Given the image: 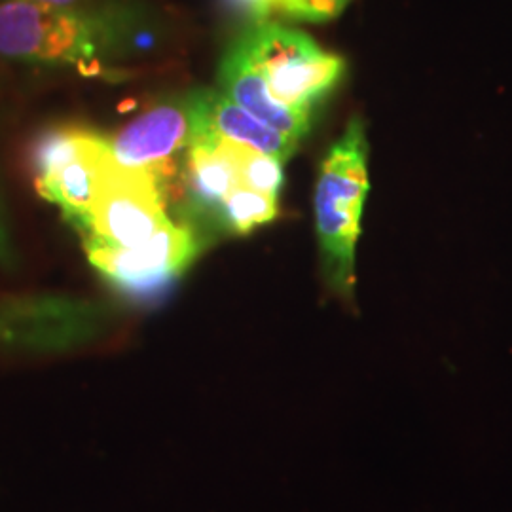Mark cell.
<instances>
[{"label": "cell", "instance_id": "52a82bcc", "mask_svg": "<svg viewBox=\"0 0 512 512\" xmlns=\"http://www.w3.org/2000/svg\"><path fill=\"white\" fill-rule=\"evenodd\" d=\"M238 150V143L203 137L184 152L181 190L177 194L188 226L194 228L196 222L215 226L220 205L241 186Z\"/></svg>", "mask_w": 512, "mask_h": 512}, {"label": "cell", "instance_id": "7c38bea8", "mask_svg": "<svg viewBox=\"0 0 512 512\" xmlns=\"http://www.w3.org/2000/svg\"><path fill=\"white\" fill-rule=\"evenodd\" d=\"M277 217V198L247 186L234 188L222 202L215 228L226 234L243 236L256 226H262Z\"/></svg>", "mask_w": 512, "mask_h": 512}, {"label": "cell", "instance_id": "5b68a950", "mask_svg": "<svg viewBox=\"0 0 512 512\" xmlns=\"http://www.w3.org/2000/svg\"><path fill=\"white\" fill-rule=\"evenodd\" d=\"M198 131L196 92L165 99L141 112L109 137L110 154L118 164L147 169L167 186L175 177V160L194 143Z\"/></svg>", "mask_w": 512, "mask_h": 512}, {"label": "cell", "instance_id": "30bf717a", "mask_svg": "<svg viewBox=\"0 0 512 512\" xmlns=\"http://www.w3.org/2000/svg\"><path fill=\"white\" fill-rule=\"evenodd\" d=\"M109 150V137L95 133L90 145L76 160L57 169L54 175L35 181L38 196H42L46 202L55 203L65 220H69L82 236L90 228L95 173Z\"/></svg>", "mask_w": 512, "mask_h": 512}, {"label": "cell", "instance_id": "7a4b0ae2", "mask_svg": "<svg viewBox=\"0 0 512 512\" xmlns=\"http://www.w3.org/2000/svg\"><path fill=\"white\" fill-rule=\"evenodd\" d=\"M238 38L270 93L289 109L313 114L346 73L340 55L275 21L245 27Z\"/></svg>", "mask_w": 512, "mask_h": 512}, {"label": "cell", "instance_id": "e0dca14e", "mask_svg": "<svg viewBox=\"0 0 512 512\" xmlns=\"http://www.w3.org/2000/svg\"><path fill=\"white\" fill-rule=\"evenodd\" d=\"M0 241H2V232H0Z\"/></svg>", "mask_w": 512, "mask_h": 512}, {"label": "cell", "instance_id": "ba28073f", "mask_svg": "<svg viewBox=\"0 0 512 512\" xmlns=\"http://www.w3.org/2000/svg\"><path fill=\"white\" fill-rule=\"evenodd\" d=\"M219 82L220 92L228 95L241 109L253 114L268 128L296 141L310 131L313 114L289 109L275 99L239 38L230 44L228 52L222 57Z\"/></svg>", "mask_w": 512, "mask_h": 512}, {"label": "cell", "instance_id": "9c48e42d", "mask_svg": "<svg viewBox=\"0 0 512 512\" xmlns=\"http://www.w3.org/2000/svg\"><path fill=\"white\" fill-rule=\"evenodd\" d=\"M196 107L198 133L194 143L203 137H220L274 156L283 164L291 160L300 143L275 129L268 128L220 90H196Z\"/></svg>", "mask_w": 512, "mask_h": 512}, {"label": "cell", "instance_id": "4fadbf2b", "mask_svg": "<svg viewBox=\"0 0 512 512\" xmlns=\"http://www.w3.org/2000/svg\"><path fill=\"white\" fill-rule=\"evenodd\" d=\"M239 177L241 184L258 192L275 196L283 184V162L255 148L239 145Z\"/></svg>", "mask_w": 512, "mask_h": 512}, {"label": "cell", "instance_id": "2e32d148", "mask_svg": "<svg viewBox=\"0 0 512 512\" xmlns=\"http://www.w3.org/2000/svg\"><path fill=\"white\" fill-rule=\"evenodd\" d=\"M27 2H35L42 6H55V8H73L74 4L80 0H27Z\"/></svg>", "mask_w": 512, "mask_h": 512}, {"label": "cell", "instance_id": "8992f818", "mask_svg": "<svg viewBox=\"0 0 512 512\" xmlns=\"http://www.w3.org/2000/svg\"><path fill=\"white\" fill-rule=\"evenodd\" d=\"M90 21L73 8L42 6L27 0L0 4V55L35 61H74L88 54Z\"/></svg>", "mask_w": 512, "mask_h": 512}, {"label": "cell", "instance_id": "9a60e30c", "mask_svg": "<svg viewBox=\"0 0 512 512\" xmlns=\"http://www.w3.org/2000/svg\"><path fill=\"white\" fill-rule=\"evenodd\" d=\"M283 0H224L228 10L251 25L272 21L275 14H281Z\"/></svg>", "mask_w": 512, "mask_h": 512}, {"label": "cell", "instance_id": "3957f363", "mask_svg": "<svg viewBox=\"0 0 512 512\" xmlns=\"http://www.w3.org/2000/svg\"><path fill=\"white\" fill-rule=\"evenodd\" d=\"M167 198V186L154 173L118 164L109 150L95 173L90 228L82 239L122 249L139 247L171 222Z\"/></svg>", "mask_w": 512, "mask_h": 512}, {"label": "cell", "instance_id": "8fae6325", "mask_svg": "<svg viewBox=\"0 0 512 512\" xmlns=\"http://www.w3.org/2000/svg\"><path fill=\"white\" fill-rule=\"evenodd\" d=\"M95 133L97 131L76 124L44 129L38 133L29 147V169L33 173V183L54 175L57 169L76 160L90 145Z\"/></svg>", "mask_w": 512, "mask_h": 512}, {"label": "cell", "instance_id": "6da1fadb", "mask_svg": "<svg viewBox=\"0 0 512 512\" xmlns=\"http://www.w3.org/2000/svg\"><path fill=\"white\" fill-rule=\"evenodd\" d=\"M368 194V145L359 118L349 120L342 137L329 148L315 186V230L325 285L353 300L355 249Z\"/></svg>", "mask_w": 512, "mask_h": 512}, {"label": "cell", "instance_id": "277c9868", "mask_svg": "<svg viewBox=\"0 0 512 512\" xmlns=\"http://www.w3.org/2000/svg\"><path fill=\"white\" fill-rule=\"evenodd\" d=\"M84 251L116 293L150 304L165 296L192 266L202 251V241L192 226L171 220L139 247L122 249L84 238Z\"/></svg>", "mask_w": 512, "mask_h": 512}, {"label": "cell", "instance_id": "5bb4252c", "mask_svg": "<svg viewBox=\"0 0 512 512\" xmlns=\"http://www.w3.org/2000/svg\"><path fill=\"white\" fill-rule=\"evenodd\" d=\"M349 0H283L281 16L293 21H310V23H325L338 18Z\"/></svg>", "mask_w": 512, "mask_h": 512}]
</instances>
